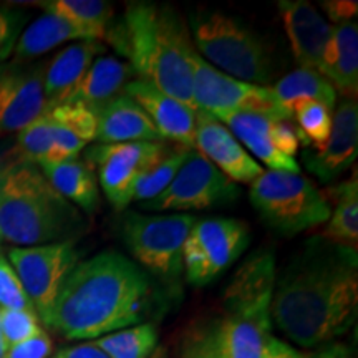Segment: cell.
<instances>
[{
	"label": "cell",
	"instance_id": "6da1fadb",
	"mask_svg": "<svg viewBox=\"0 0 358 358\" xmlns=\"http://www.w3.org/2000/svg\"><path fill=\"white\" fill-rule=\"evenodd\" d=\"M357 250L313 237L275 277L271 317L303 348L322 347L350 330L358 306Z\"/></svg>",
	"mask_w": 358,
	"mask_h": 358
},
{
	"label": "cell",
	"instance_id": "7a4b0ae2",
	"mask_svg": "<svg viewBox=\"0 0 358 358\" xmlns=\"http://www.w3.org/2000/svg\"><path fill=\"white\" fill-rule=\"evenodd\" d=\"M150 294V275L133 259L103 250L73 267L45 327L69 340H96L140 324Z\"/></svg>",
	"mask_w": 358,
	"mask_h": 358
},
{
	"label": "cell",
	"instance_id": "3957f363",
	"mask_svg": "<svg viewBox=\"0 0 358 358\" xmlns=\"http://www.w3.org/2000/svg\"><path fill=\"white\" fill-rule=\"evenodd\" d=\"M275 277L272 250L250 254L231 279L219 310L189 329L181 358H262L272 337Z\"/></svg>",
	"mask_w": 358,
	"mask_h": 358
},
{
	"label": "cell",
	"instance_id": "277c9868",
	"mask_svg": "<svg viewBox=\"0 0 358 358\" xmlns=\"http://www.w3.org/2000/svg\"><path fill=\"white\" fill-rule=\"evenodd\" d=\"M115 50L127 58L138 80L196 110L192 101V45L189 27L171 6L129 2L106 32Z\"/></svg>",
	"mask_w": 358,
	"mask_h": 358
},
{
	"label": "cell",
	"instance_id": "5b68a950",
	"mask_svg": "<svg viewBox=\"0 0 358 358\" xmlns=\"http://www.w3.org/2000/svg\"><path fill=\"white\" fill-rule=\"evenodd\" d=\"M87 229L83 214L53 189L37 164L0 166V243L32 248L75 241Z\"/></svg>",
	"mask_w": 358,
	"mask_h": 358
},
{
	"label": "cell",
	"instance_id": "8992f818",
	"mask_svg": "<svg viewBox=\"0 0 358 358\" xmlns=\"http://www.w3.org/2000/svg\"><path fill=\"white\" fill-rule=\"evenodd\" d=\"M191 38L204 62L227 77L254 85L272 78L267 45L248 25L214 10H198L191 17Z\"/></svg>",
	"mask_w": 358,
	"mask_h": 358
},
{
	"label": "cell",
	"instance_id": "52a82bcc",
	"mask_svg": "<svg viewBox=\"0 0 358 358\" xmlns=\"http://www.w3.org/2000/svg\"><path fill=\"white\" fill-rule=\"evenodd\" d=\"M249 199L271 229L287 237L320 226L332 214L313 182L287 171H264L250 182Z\"/></svg>",
	"mask_w": 358,
	"mask_h": 358
},
{
	"label": "cell",
	"instance_id": "ba28073f",
	"mask_svg": "<svg viewBox=\"0 0 358 358\" xmlns=\"http://www.w3.org/2000/svg\"><path fill=\"white\" fill-rule=\"evenodd\" d=\"M198 219L185 213L145 216L127 211L122 221L123 243L146 274L161 280H178L185 272L182 244Z\"/></svg>",
	"mask_w": 358,
	"mask_h": 358
},
{
	"label": "cell",
	"instance_id": "9c48e42d",
	"mask_svg": "<svg viewBox=\"0 0 358 358\" xmlns=\"http://www.w3.org/2000/svg\"><path fill=\"white\" fill-rule=\"evenodd\" d=\"M249 241V226L239 219H198L182 244V271L186 280L196 287L211 284L241 257Z\"/></svg>",
	"mask_w": 358,
	"mask_h": 358
},
{
	"label": "cell",
	"instance_id": "30bf717a",
	"mask_svg": "<svg viewBox=\"0 0 358 358\" xmlns=\"http://www.w3.org/2000/svg\"><path fill=\"white\" fill-rule=\"evenodd\" d=\"M164 141H134L115 145H93L85 150V163L96 168L98 185L116 211L133 203L138 181L171 153Z\"/></svg>",
	"mask_w": 358,
	"mask_h": 358
},
{
	"label": "cell",
	"instance_id": "8fae6325",
	"mask_svg": "<svg viewBox=\"0 0 358 358\" xmlns=\"http://www.w3.org/2000/svg\"><path fill=\"white\" fill-rule=\"evenodd\" d=\"M6 254L40 322L47 325L66 277L80 262L75 241L32 248H8Z\"/></svg>",
	"mask_w": 358,
	"mask_h": 358
},
{
	"label": "cell",
	"instance_id": "7c38bea8",
	"mask_svg": "<svg viewBox=\"0 0 358 358\" xmlns=\"http://www.w3.org/2000/svg\"><path fill=\"white\" fill-rule=\"evenodd\" d=\"M192 101L198 111L217 116L224 113H257L289 122L271 88L227 77L192 53Z\"/></svg>",
	"mask_w": 358,
	"mask_h": 358
},
{
	"label": "cell",
	"instance_id": "4fadbf2b",
	"mask_svg": "<svg viewBox=\"0 0 358 358\" xmlns=\"http://www.w3.org/2000/svg\"><path fill=\"white\" fill-rule=\"evenodd\" d=\"M237 198L239 187L236 182L198 151L189 150L171 185L158 198L143 204V209L156 213L196 211L229 204Z\"/></svg>",
	"mask_w": 358,
	"mask_h": 358
},
{
	"label": "cell",
	"instance_id": "5bb4252c",
	"mask_svg": "<svg viewBox=\"0 0 358 358\" xmlns=\"http://www.w3.org/2000/svg\"><path fill=\"white\" fill-rule=\"evenodd\" d=\"M43 70V62L0 65V134L19 133L48 110Z\"/></svg>",
	"mask_w": 358,
	"mask_h": 358
},
{
	"label": "cell",
	"instance_id": "9a60e30c",
	"mask_svg": "<svg viewBox=\"0 0 358 358\" xmlns=\"http://www.w3.org/2000/svg\"><path fill=\"white\" fill-rule=\"evenodd\" d=\"M358 156V106L345 98L335 110L332 131L320 150H306L303 164L322 182H330L353 166Z\"/></svg>",
	"mask_w": 358,
	"mask_h": 358
},
{
	"label": "cell",
	"instance_id": "2e32d148",
	"mask_svg": "<svg viewBox=\"0 0 358 358\" xmlns=\"http://www.w3.org/2000/svg\"><path fill=\"white\" fill-rule=\"evenodd\" d=\"M194 148L232 182L250 185L264 173V168L245 151L234 134L204 111H198Z\"/></svg>",
	"mask_w": 358,
	"mask_h": 358
},
{
	"label": "cell",
	"instance_id": "e0dca14e",
	"mask_svg": "<svg viewBox=\"0 0 358 358\" xmlns=\"http://www.w3.org/2000/svg\"><path fill=\"white\" fill-rule=\"evenodd\" d=\"M123 92L141 106L163 140L176 143L186 150L194 148L198 110L138 78L131 80Z\"/></svg>",
	"mask_w": 358,
	"mask_h": 358
},
{
	"label": "cell",
	"instance_id": "ac0fdd59",
	"mask_svg": "<svg viewBox=\"0 0 358 358\" xmlns=\"http://www.w3.org/2000/svg\"><path fill=\"white\" fill-rule=\"evenodd\" d=\"M277 6L297 64L319 71L332 25L306 0H280Z\"/></svg>",
	"mask_w": 358,
	"mask_h": 358
},
{
	"label": "cell",
	"instance_id": "d6986e66",
	"mask_svg": "<svg viewBox=\"0 0 358 358\" xmlns=\"http://www.w3.org/2000/svg\"><path fill=\"white\" fill-rule=\"evenodd\" d=\"M92 110L96 120L95 141L98 145L164 141L141 106L124 92L93 106Z\"/></svg>",
	"mask_w": 358,
	"mask_h": 358
},
{
	"label": "cell",
	"instance_id": "ffe728a7",
	"mask_svg": "<svg viewBox=\"0 0 358 358\" xmlns=\"http://www.w3.org/2000/svg\"><path fill=\"white\" fill-rule=\"evenodd\" d=\"M105 50L106 47L98 40L73 42L45 64L43 93L48 110L70 100L90 66Z\"/></svg>",
	"mask_w": 358,
	"mask_h": 358
},
{
	"label": "cell",
	"instance_id": "44dd1931",
	"mask_svg": "<svg viewBox=\"0 0 358 358\" xmlns=\"http://www.w3.org/2000/svg\"><path fill=\"white\" fill-rule=\"evenodd\" d=\"M214 118L234 134V138L245 148V151H250L257 159H261L271 171L301 174V166L297 161L279 153L275 148L277 128L284 120L257 113H224Z\"/></svg>",
	"mask_w": 358,
	"mask_h": 358
},
{
	"label": "cell",
	"instance_id": "7402d4cb",
	"mask_svg": "<svg viewBox=\"0 0 358 358\" xmlns=\"http://www.w3.org/2000/svg\"><path fill=\"white\" fill-rule=\"evenodd\" d=\"M47 115L50 120L53 141L48 163L77 159L85 148L95 141L96 120L90 106L64 103L47 110Z\"/></svg>",
	"mask_w": 358,
	"mask_h": 358
},
{
	"label": "cell",
	"instance_id": "603a6c76",
	"mask_svg": "<svg viewBox=\"0 0 358 358\" xmlns=\"http://www.w3.org/2000/svg\"><path fill=\"white\" fill-rule=\"evenodd\" d=\"M320 73L335 92L357 100L358 93V25L357 20L332 25L330 38L322 55Z\"/></svg>",
	"mask_w": 358,
	"mask_h": 358
},
{
	"label": "cell",
	"instance_id": "cb8c5ba5",
	"mask_svg": "<svg viewBox=\"0 0 358 358\" xmlns=\"http://www.w3.org/2000/svg\"><path fill=\"white\" fill-rule=\"evenodd\" d=\"M85 40H98L100 35L90 30L70 24L52 13H43L37 20L22 30L15 48L12 53V62H32L45 55L53 48L69 42H85Z\"/></svg>",
	"mask_w": 358,
	"mask_h": 358
},
{
	"label": "cell",
	"instance_id": "d4e9b609",
	"mask_svg": "<svg viewBox=\"0 0 358 358\" xmlns=\"http://www.w3.org/2000/svg\"><path fill=\"white\" fill-rule=\"evenodd\" d=\"M40 171L62 198L80 213L93 214L100 206V185L95 169L82 159L40 164Z\"/></svg>",
	"mask_w": 358,
	"mask_h": 358
},
{
	"label": "cell",
	"instance_id": "484cf974",
	"mask_svg": "<svg viewBox=\"0 0 358 358\" xmlns=\"http://www.w3.org/2000/svg\"><path fill=\"white\" fill-rule=\"evenodd\" d=\"M134 77L131 66L116 57H98L66 103L93 106L122 93Z\"/></svg>",
	"mask_w": 358,
	"mask_h": 358
},
{
	"label": "cell",
	"instance_id": "4316f807",
	"mask_svg": "<svg viewBox=\"0 0 358 358\" xmlns=\"http://www.w3.org/2000/svg\"><path fill=\"white\" fill-rule=\"evenodd\" d=\"M327 203L335 206L324 234L325 241L355 249L358 244V181L357 176L325 191Z\"/></svg>",
	"mask_w": 358,
	"mask_h": 358
},
{
	"label": "cell",
	"instance_id": "83f0119b",
	"mask_svg": "<svg viewBox=\"0 0 358 358\" xmlns=\"http://www.w3.org/2000/svg\"><path fill=\"white\" fill-rule=\"evenodd\" d=\"M268 88L274 93L280 108L289 115V118H292L294 106L297 103L315 100L334 110L338 98V93L335 92L332 83L320 71L301 69V66L282 77L279 82Z\"/></svg>",
	"mask_w": 358,
	"mask_h": 358
},
{
	"label": "cell",
	"instance_id": "f1b7e54d",
	"mask_svg": "<svg viewBox=\"0 0 358 358\" xmlns=\"http://www.w3.org/2000/svg\"><path fill=\"white\" fill-rule=\"evenodd\" d=\"M38 6L45 13H52L80 29L95 32L101 40L106 38L113 17V6L103 0H47Z\"/></svg>",
	"mask_w": 358,
	"mask_h": 358
},
{
	"label": "cell",
	"instance_id": "f546056e",
	"mask_svg": "<svg viewBox=\"0 0 358 358\" xmlns=\"http://www.w3.org/2000/svg\"><path fill=\"white\" fill-rule=\"evenodd\" d=\"M92 342L110 358H150L158 345V330L153 324H138Z\"/></svg>",
	"mask_w": 358,
	"mask_h": 358
},
{
	"label": "cell",
	"instance_id": "4dcf8cb0",
	"mask_svg": "<svg viewBox=\"0 0 358 358\" xmlns=\"http://www.w3.org/2000/svg\"><path fill=\"white\" fill-rule=\"evenodd\" d=\"M292 118L297 123L295 131H297L299 143L313 151L320 150L329 140L330 131H332V118L334 110L324 105V103L315 100H306L297 103L294 106Z\"/></svg>",
	"mask_w": 358,
	"mask_h": 358
},
{
	"label": "cell",
	"instance_id": "1f68e13d",
	"mask_svg": "<svg viewBox=\"0 0 358 358\" xmlns=\"http://www.w3.org/2000/svg\"><path fill=\"white\" fill-rule=\"evenodd\" d=\"M187 151L189 150L181 146L173 148L171 153H169L166 158L161 159L155 168H151L150 171L138 181V185L134 187L133 192V201L145 204L153 201L155 198H158L161 192L171 185L178 169L181 168L182 163H185Z\"/></svg>",
	"mask_w": 358,
	"mask_h": 358
},
{
	"label": "cell",
	"instance_id": "d6a6232c",
	"mask_svg": "<svg viewBox=\"0 0 358 358\" xmlns=\"http://www.w3.org/2000/svg\"><path fill=\"white\" fill-rule=\"evenodd\" d=\"M52 145L50 120L45 111L35 122L27 124L17 133V158L13 161H24V163L37 164V166L48 163Z\"/></svg>",
	"mask_w": 358,
	"mask_h": 358
},
{
	"label": "cell",
	"instance_id": "836d02e7",
	"mask_svg": "<svg viewBox=\"0 0 358 358\" xmlns=\"http://www.w3.org/2000/svg\"><path fill=\"white\" fill-rule=\"evenodd\" d=\"M0 330L7 345L15 343L37 335L42 329L40 319L35 310H24V308H0Z\"/></svg>",
	"mask_w": 358,
	"mask_h": 358
},
{
	"label": "cell",
	"instance_id": "e575fe53",
	"mask_svg": "<svg viewBox=\"0 0 358 358\" xmlns=\"http://www.w3.org/2000/svg\"><path fill=\"white\" fill-rule=\"evenodd\" d=\"M0 308H24L35 310L29 295L25 294L22 282L8 262L6 250L0 245Z\"/></svg>",
	"mask_w": 358,
	"mask_h": 358
},
{
	"label": "cell",
	"instance_id": "d590c367",
	"mask_svg": "<svg viewBox=\"0 0 358 358\" xmlns=\"http://www.w3.org/2000/svg\"><path fill=\"white\" fill-rule=\"evenodd\" d=\"M25 13L20 8L0 6V65L12 57L17 40L25 25Z\"/></svg>",
	"mask_w": 358,
	"mask_h": 358
},
{
	"label": "cell",
	"instance_id": "8d00e7d4",
	"mask_svg": "<svg viewBox=\"0 0 358 358\" xmlns=\"http://www.w3.org/2000/svg\"><path fill=\"white\" fill-rule=\"evenodd\" d=\"M53 355V340L45 330L37 335L8 347L6 358H50Z\"/></svg>",
	"mask_w": 358,
	"mask_h": 358
},
{
	"label": "cell",
	"instance_id": "74e56055",
	"mask_svg": "<svg viewBox=\"0 0 358 358\" xmlns=\"http://www.w3.org/2000/svg\"><path fill=\"white\" fill-rule=\"evenodd\" d=\"M322 7L327 12L329 20L334 22V25L345 24V22H352L357 19L358 3L355 0H327L322 2Z\"/></svg>",
	"mask_w": 358,
	"mask_h": 358
},
{
	"label": "cell",
	"instance_id": "f35d334b",
	"mask_svg": "<svg viewBox=\"0 0 358 358\" xmlns=\"http://www.w3.org/2000/svg\"><path fill=\"white\" fill-rule=\"evenodd\" d=\"M50 358H110L101 348H98L95 343L90 342L78 343V345L65 347L57 353H53Z\"/></svg>",
	"mask_w": 358,
	"mask_h": 358
},
{
	"label": "cell",
	"instance_id": "ab89813d",
	"mask_svg": "<svg viewBox=\"0 0 358 358\" xmlns=\"http://www.w3.org/2000/svg\"><path fill=\"white\" fill-rule=\"evenodd\" d=\"M262 358H308V355L299 352L297 348L282 342L279 338L271 337L266 345V350H264Z\"/></svg>",
	"mask_w": 358,
	"mask_h": 358
},
{
	"label": "cell",
	"instance_id": "60d3db41",
	"mask_svg": "<svg viewBox=\"0 0 358 358\" xmlns=\"http://www.w3.org/2000/svg\"><path fill=\"white\" fill-rule=\"evenodd\" d=\"M308 358H355L353 357L352 348L340 342H330L325 343L315 352L313 355H308Z\"/></svg>",
	"mask_w": 358,
	"mask_h": 358
},
{
	"label": "cell",
	"instance_id": "b9f144b4",
	"mask_svg": "<svg viewBox=\"0 0 358 358\" xmlns=\"http://www.w3.org/2000/svg\"><path fill=\"white\" fill-rule=\"evenodd\" d=\"M7 350H8V345H7L6 338H3L2 330H0V358H6Z\"/></svg>",
	"mask_w": 358,
	"mask_h": 358
}]
</instances>
